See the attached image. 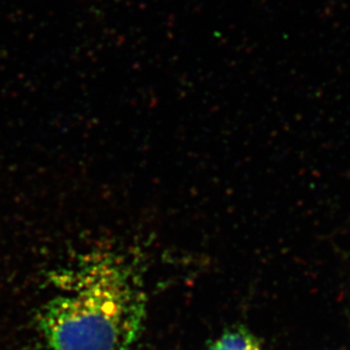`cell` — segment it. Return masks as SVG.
Wrapping results in <instances>:
<instances>
[{
    "instance_id": "cell-1",
    "label": "cell",
    "mask_w": 350,
    "mask_h": 350,
    "mask_svg": "<svg viewBox=\"0 0 350 350\" xmlns=\"http://www.w3.org/2000/svg\"><path fill=\"white\" fill-rule=\"evenodd\" d=\"M57 295L39 317L51 350H132L146 317L142 278L115 252L82 256L56 275Z\"/></svg>"
},
{
    "instance_id": "cell-2",
    "label": "cell",
    "mask_w": 350,
    "mask_h": 350,
    "mask_svg": "<svg viewBox=\"0 0 350 350\" xmlns=\"http://www.w3.org/2000/svg\"><path fill=\"white\" fill-rule=\"evenodd\" d=\"M206 350H262V347L250 330L237 327L226 331Z\"/></svg>"
}]
</instances>
